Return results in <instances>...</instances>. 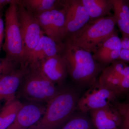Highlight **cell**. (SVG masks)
Segmentation results:
<instances>
[{"instance_id":"6da1fadb","label":"cell","mask_w":129,"mask_h":129,"mask_svg":"<svg viewBox=\"0 0 129 129\" xmlns=\"http://www.w3.org/2000/svg\"><path fill=\"white\" fill-rule=\"evenodd\" d=\"M61 54L67 62L69 74L77 84L91 86L96 82L99 68L91 52L65 40Z\"/></svg>"},{"instance_id":"7a4b0ae2","label":"cell","mask_w":129,"mask_h":129,"mask_svg":"<svg viewBox=\"0 0 129 129\" xmlns=\"http://www.w3.org/2000/svg\"><path fill=\"white\" fill-rule=\"evenodd\" d=\"M75 90L66 87L47 103L44 115L28 129H61L76 109L79 99Z\"/></svg>"},{"instance_id":"3957f363","label":"cell","mask_w":129,"mask_h":129,"mask_svg":"<svg viewBox=\"0 0 129 129\" xmlns=\"http://www.w3.org/2000/svg\"><path fill=\"white\" fill-rule=\"evenodd\" d=\"M116 24L114 16L100 18L89 22L66 40L89 52H95L106 40L114 34Z\"/></svg>"},{"instance_id":"277c9868","label":"cell","mask_w":129,"mask_h":129,"mask_svg":"<svg viewBox=\"0 0 129 129\" xmlns=\"http://www.w3.org/2000/svg\"><path fill=\"white\" fill-rule=\"evenodd\" d=\"M28 66L29 71L21 83L18 95L29 101L48 103L60 89L45 75L39 64Z\"/></svg>"},{"instance_id":"5b68a950","label":"cell","mask_w":129,"mask_h":129,"mask_svg":"<svg viewBox=\"0 0 129 129\" xmlns=\"http://www.w3.org/2000/svg\"><path fill=\"white\" fill-rule=\"evenodd\" d=\"M18 4L9 5L5 14V42L2 48L6 57L25 64V55L17 13Z\"/></svg>"},{"instance_id":"8992f818","label":"cell","mask_w":129,"mask_h":129,"mask_svg":"<svg viewBox=\"0 0 129 129\" xmlns=\"http://www.w3.org/2000/svg\"><path fill=\"white\" fill-rule=\"evenodd\" d=\"M35 16L44 34L59 44L67 37L65 11L63 6L50 9Z\"/></svg>"},{"instance_id":"52a82bcc","label":"cell","mask_w":129,"mask_h":129,"mask_svg":"<svg viewBox=\"0 0 129 129\" xmlns=\"http://www.w3.org/2000/svg\"><path fill=\"white\" fill-rule=\"evenodd\" d=\"M18 16L25 55V63L27 57L37 46L42 36L44 35L35 16L19 3Z\"/></svg>"},{"instance_id":"ba28073f","label":"cell","mask_w":129,"mask_h":129,"mask_svg":"<svg viewBox=\"0 0 129 129\" xmlns=\"http://www.w3.org/2000/svg\"><path fill=\"white\" fill-rule=\"evenodd\" d=\"M118 95L117 92L96 81L79 98L76 109L80 112L87 113L92 110L109 107Z\"/></svg>"},{"instance_id":"9c48e42d","label":"cell","mask_w":129,"mask_h":129,"mask_svg":"<svg viewBox=\"0 0 129 129\" xmlns=\"http://www.w3.org/2000/svg\"><path fill=\"white\" fill-rule=\"evenodd\" d=\"M62 5L65 11L67 37L80 30L91 18L81 0H63Z\"/></svg>"},{"instance_id":"30bf717a","label":"cell","mask_w":129,"mask_h":129,"mask_svg":"<svg viewBox=\"0 0 129 129\" xmlns=\"http://www.w3.org/2000/svg\"><path fill=\"white\" fill-rule=\"evenodd\" d=\"M46 106L42 103L29 101L23 106L13 123L7 129H28L44 115Z\"/></svg>"},{"instance_id":"8fae6325","label":"cell","mask_w":129,"mask_h":129,"mask_svg":"<svg viewBox=\"0 0 129 129\" xmlns=\"http://www.w3.org/2000/svg\"><path fill=\"white\" fill-rule=\"evenodd\" d=\"M29 71V66L22 64L16 72L9 74L0 75V99L5 104L16 99V91L23 80Z\"/></svg>"},{"instance_id":"7c38bea8","label":"cell","mask_w":129,"mask_h":129,"mask_svg":"<svg viewBox=\"0 0 129 129\" xmlns=\"http://www.w3.org/2000/svg\"><path fill=\"white\" fill-rule=\"evenodd\" d=\"M63 43L59 44L45 34L43 35L37 46L28 56L25 65L39 64L42 60L60 54Z\"/></svg>"},{"instance_id":"4fadbf2b","label":"cell","mask_w":129,"mask_h":129,"mask_svg":"<svg viewBox=\"0 0 129 129\" xmlns=\"http://www.w3.org/2000/svg\"><path fill=\"white\" fill-rule=\"evenodd\" d=\"M37 64L55 84L62 85L69 74L67 62L61 53L42 60Z\"/></svg>"},{"instance_id":"5bb4252c","label":"cell","mask_w":129,"mask_h":129,"mask_svg":"<svg viewBox=\"0 0 129 129\" xmlns=\"http://www.w3.org/2000/svg\"><path fill=\"white\" fill-rule=\"evenodd\" d=\"M114 17L122 35L129 36V6L125 0H111Z\"/></svg>"},{"instance_id":"9a60e30c","label":"cell","mask_w":129,"mask_h":129,"mask_svg":"<svg viewBox=\"0 0 129 129\" xmlns=\"http://www.w3.org/2000/svg\"><path fill=\"white\" fill-rule=\"evenodd\" d=\"M91 19L106 17L113 9L111 0H81Z\"/></svg>"},{"instance_id":"2e32d148","label":"cell","mask_w":129,"mask_h":129,"mask_svg":"<svg viewBox=\"0 0 129 129\" xmlns=\"http://www.w3.org/2000/svg\"><path fill=\"white\" fill-rule=\"evenodd\" d=\"M63 0H21L19 3L36 16L48 10L61 7Z\"/></svg>"},{"instance_id":"e0dca14e","label":"cell","mask_w":129,"mask_h":129,"mask_svg":"<svg viewBox=\"0 0 129 129\" xmlns=\"http://www.w3.org/2000/svg\"><path fill=\"white\" fill-rule=\"evenodd\" d=\"M22 106L16 99L5 105L0 113V129H7L13 123Z\"/></svg>"},{"instance_id":"ac0fdd59","label":"cell","mask_w":129,"mask_h":129,"mask_svg":"<svg viewBox=\"0 0 129 129\" xmlns=\"http://www.w3.org/2000/svg\"><path fill=\"white\" fill-rule=\"evenodd\" d=\"M90 112L92 123L96 129H118L115 122L109 117L105 108Z\"/></svg>"},{"instance_id":"d6986e66","label":"cell","mask_w":129,"mask_h":129,"mask_svg":"<svg viewBox=\"0 0 129 129\" xmlns=\"http://www.w3.org/2000/svg\"><path fill=\"white\" fill-rule=\"evenodd\" d=\"M93 125L91 118L80 112L73 113L61 129H93Z\"/></svg>"},{"instance_id":"ffe728a7","label":"cell","mask_w":129,"mask_h":129,"mask_svg":"<svg viewBox=\"0 0 129 129\" xmlns=\"http://www.w3.org/2000/svg\"><path fill=\"white\" fill-rule=\"evenodd\" d=\"M122 48V40L117 35L113 34L106 40L95 52L93 56L95 60L106 53Z\"/></svg>"},{"instance_id":"44dd1931","label":"cell","mask_w":129,"mask_h":129,"mask_svg":"<svg viewBox=\"0 0 129 129\" xmlns=\"http://www.w3.org/2000/svg\"><path fill=\"white\" fill-rule=\"evenodd\" d=\"M121 78L112 72L109 67L103 70L98 82L102 85L118 93Z\"/></svg>"},{"instance_id":"7402d4cb","label":"cell","mask_w":129,"mask_h":129,"mask_svg":"<svg viewBox=\"0 0 129 129\" xmlns=\"http://www.w3.org/2000/svg\"><path fill=\"white\" fill-rule=\"evenodd\" d=\"M22 64L6 57L2 58L0 59V75L9 74L16 72Z\"/></svg>"},{"instance_id":"603a6c76","label":"cell","mask_w":129,"mask_h":129,"mask_svg":"<svg viewBox=\"0 0 129 129\" xmlns=\"http://www.w3.org/2000/svg\"><path fill=\"white\" fill-rule=\"evenodd\" d=\"M117 109L122 118V124L123 129H129V104H119Z\"/></svg>"},{"instance_id":"cb8c5ba5","label":"cell","mask_w":129,"mask_h":129,"mask_svg":"<svg viewBox=\"0 0 129 129\" xmlns=\"http://www.w3.org/2000/svg\"><path fill=\"white\" fill-rule=\"evenodd\" d=\"M129 90V66L127 65L123 73L119 87L118 93L119 94L128 91Z\"/></svg>"},{"instance_id":"d4e9b609","label":"cell","mask_w":129,"mask_h":129,"mask_svg":"<svg viewBox=\"0 0 129 129\" xmlns=\"http://www.w3.org/2000/svg\"><path fill=\"white\" fill-rule=\"evenodd\" d=\"M105 108L109 117L115 122L118 127L122 123V118L118 109L110 107V106L107 107Z\"/></svg>"},{"instance_id":"484cf974","label":"cell","mask_w":129,"mask_h":129,"mask_svg":"<svg viewBox=\"0 0 129 129\" xmlns=\"http://www.w3.org/2000/svg\"><path fill=\"white\" fill-rule=\"evenodd\" d=\"M124 62L121 60L120 61H114L109 68L114 73L121 78L125 68L127 66Z\"/></svg>"},{"instance_id":"4316f807","label":"cell","mask_w":129,"mask_h":129,"mask_svg":"<svg viewBox=\"0 0 129 129\" xmlns=\"http://www.w3.org/2000/svg\"><path fill=\"white\" fill-rule=\"evenodd\" d=\"M3 18L2 14L0 16V49L1 50L3 45V41L5 38V23Z\"/></svg>"},{"instance_id":"83f0119b","label":"cell","mask_w":129,"mask_h":129,"mask_svg":"<svg viewBox=\"0 0 129 129\" xmlns=\"http://www.w3.org/2000/svg\"><path fill=\"white\" fill-rule=\"evenodd\" d=\"M21 0H0V9L1 11L7 5H9L12 3L19 4Z\"/></svg>"}]
</instances>
